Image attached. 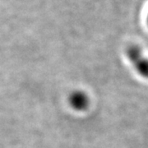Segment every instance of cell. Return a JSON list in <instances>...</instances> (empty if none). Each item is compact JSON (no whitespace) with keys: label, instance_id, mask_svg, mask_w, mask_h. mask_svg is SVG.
I'll return each instance as SVG.
<instances>
[{"label":"cell","instance_id":"6da1fadb","mask_svg":"<svg viewBox=\"0 0 148 148\" xmlns=\"http://www.w3.org/2000/svg\"><path fill=\"white\" fill-rule=\"evenodd\" d=\"M125 55L132 69L141 77L148 80V56L137 45H130L125 49Z\"/></svg>","mask_w":148,"mask_h":148},{"label":"cell","instance_id":"7a4b0ae2","mask_svg":"<svg viewBox=\"0 0 148 148\" xmlns=\"http://www.w3.org/2000/svg\"><path fill=\"white\" fill-rule=\"evenodd\" d=\"M68 102L73 110L77 112H83L89 108L90 99L85 90L76 89L69 93Z\"/></svg>","mask_w":148,"mask_h":148},{"label":"cell","instance_id":"3957f363","mask_svg":"<svg viewBox=\"0 0 148 148\" xmlns=\"http://www.w3.org/2000/svg\"><path fill=\"white\" fill-rule=\"evenodd\" d=\"M147 24H148V14H147Z\"/></svg>","mask_w":148,"mask_h":148}]
</instances>
